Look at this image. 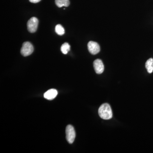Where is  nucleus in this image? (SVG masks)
Listing matches in <instances>:
<instances>
[{
	"mask_svg": "<svg viewBox=\"0 0 153 153\" xmlns=\"http://www.w3.org/2000/svg\"><path fill=\"white\" fill-rule=\"evenodd\" d=\"M100 117L102 119H111L112 117V110L108 103H103L100 107L98 110Z\"/></svg>",
	"mask_w": 153,
	"mask_h": 153,
	"instance_id": "1",
	"label": "nucleus"
},
{
	"mask_svg": "<svg viewBox=\"0 0 153 153\" xmlns=\"http://www.w3.org/2000/svg\"><path fill=\"white\" fill-rule=\"evenodd\" d=\"M66 139L67 141L70 144L74 142L76 133L74 127L72 126L69 125L67 126L66 129Z\"/></svg>",
	"mask_w": 153,
	"mask_h": 153,
	"instance_id": "2",
	"label": "nucleus"
},
{
	"mask_svg": "<svg viewBox=\"0 0 153 153\" xmlns=\"http://www.w3.org/2000/svg\"><path fill=\"white\" fill-rule=\"evenodd\" d=\"M34 51L33 45L30 42H25L22 45L21 54L25 57L29 56L33 53Z\"/></svg>",
	"mask_w": 153,
	"mask_h": 153,
	"instance_id": "3",
	"label": "nucleus"
},
{
	"mask_svg": "<svg viewBox=\"0 0 153 153\" xmlns=\"http://www.w3.org/2000/svg\"><path fill=\"white\" fill-rule=\"evenodd\" d=\"M38 20L36 17H32L28 21L27 29L31 33H35L37 31L38 25Z\"/></svg>",
	"mask_w": 153,
	"mask_h": 153,
	"instance_id": "4",
	"label": "nucleus"
},
{
	"mask_svg": "<svg viewBox=\"0 0 153 153\" xmlns=\"http://www.w3.org/2000/svg\"><path fill=\"white\" fill-rule=\"evenodd\" d=\"M88 48L91 54L95 55L100 51V47L98 44L94 41H91L88 44Z\"/></svg>",
	"mask_w": 153,
	"mask_h": 153,
	"instance_id": "5",
	"label": "nucleus"
},
{
	"mask_svg": "<svg viewBox=\"0 0 153 153\" xmlns=\"http://www.w3.org/2000/svg\"><path fill=\"white\" fill-rule=\"evenodd\" d=\"M94 68L96 73L97 74H101L104 70V66L102 61L100 59H97L93 63Z\"/></svg>",
	"mask_w": 153,
	"mask_h": 153,
	"instance_id": "6",
	"label": "nucleus"
},
{
	"mask_svg": "<svg viewBox=\"0 0 153 153\" xmlns=\"http://www.w3.org/2000/svg\"><path fill=\"white\" fill-rule=\"evenodd\" d=\"M57 94V91L55 89H51L44 94V97L48 100H52L55 98Z\"/></svg>",
	"mask_w": 153,
	"mask_h": 153,
	"instance_id": "7",
	"label": "nucleus"
},
{
	"mask_svg": "<svg viewBox=\"0 0 153 153\" xmlns=\"http://www.w3.org/2000/svg\"><path fill=\"white\" fill-rule=\"evenodd\" d=\"M146 68L148 73H152L153 71V59L150 58L147 60L146 63Z\"/></svg>",
	"mask_w": 153,
	"mask_h": 153,
	"instance_id": "8",
	"label": "nucleus"
},
{
	"mask_svg": "<svg viewBox=\"0 0 153 153\" xmlns=\"http://www.w3.org/2000/svg\"><path fill=\"white\" fill-rule=\"evenodd\" d=\"M55 4L58 7H67L70 4L69 0H55Z\"/></svg>",
	"mask_w": 153,
	"mask_h": 153,
	"instance_id": "9",
	"label": "nucleus"
},
{
	"mask_svg": "<svg viewBox=\"0 0 153 153\" xmlns=\"http://www.w3.org/2000/svg\"><path fill=\"white\" fill-rule=\"evenodd\" d=\"M61 52L64 55H66L70 51V46L68 43H65L61 46L60 48Z\"/></svg>",
	"mask_w": 153,
	"mask_h": 153,
	"instance_id": "10",
	"label": "nucleus"
},
{
	"mask_svg": "<svg viewBox=\"0 0 153 153\" xmlns=\"http://www.w3.org/2000/svg\"><path fill=\"white\" fill-rule=\"evenodd\" d=\"M55 32L57 35L62 36L65 33V30L64 28L60 25H56L55 28Z\"/></svg>",
	"mask_w": 153,
	"mask_h": 153,
	"instance_id": "11",
	"label": "nucleus"
},
{
	"mask_svg": "<svg viewBox=\"0 0 153 153\" xmlns=\"http://www.w3.org/2000/svg\"><path fill=\"white\" fill-rule=\"evenodd\" d=\"M30 2L33 3H37L39 2L41 0H29Z\"/></svg>",
	"mask_w": 153,
	"mask_h": 153,
	"instance_id": "12",
	"label": "nucleus"
}]
</instances>
